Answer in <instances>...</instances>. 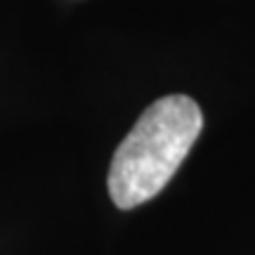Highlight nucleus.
I'll return each mask as SVG.
<instances>
[{"instance_id": "f257e3e1", "label": "nucleus", "mask_w": 255, "mask_h": 255, "mask_svg": "<svg viewBox=\"0 0 255 255\" xmlns=\"http://www.w3.org/2000/svg\"><path fill=\"white\" fill-rule=\"evenodd\" d=\"M203 128L199 104L187 95H168L149 104L119 144L109 168L111 201L130 210L154 199L173 180Z\"/></svg>"}]
</instances>
